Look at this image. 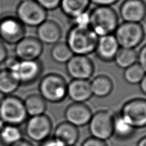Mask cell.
<instances>
[{
	"mask_svg": "<svg viewBox=\"0 0 146 146\" xmlns=\"http://www.w3.org/2000/svg\"><path fill=\"white\" fill-rule=\"evenodd\" d=\"M98 38L90 27L72 26L67 33L65 42L75 55L88 56L94 53Z\"/></svg>",
	"mask_w": 146,
	"mask_h": 146,
	"instance_id": "1",
	"label": "cell"
},
{
	"mask_svg": "<svg viewBox=\"0 0 146 146\" xmlns=\"http://www.w3.org/2000/svg\"><path fill=\"white\" fill-rule=\"evenodd\" d=\"M90 27L99 36L113 34L119 25V15L112 7L96 6L90 11Z\"/></svg>",
	"mask_w": 146,
	"mask_h": 146,
	"instance_id": "2",
	"label": "cell"
},
{
	"mask_svg": "<svg viewBox=\"0 0 146 146\" xmlns=\"http://www.w3.org/2000/svg\"><path fill=\"white\" fill-rule=\"evenodd\" d=\"M67 85L62 76L51 72L40 78L38 90L40 95L46 102L59 103L67 97Z\"/></svg>",
	"mask_w": 146,
	"mask_h": 146,
	"instance_id": "3",
	"label": "cell"
},
{
	"mask_svg": "<svg viewBox=\"0 0 146 146\" xmlns=\"http://www.w3.org/2000/svg\"><path fill=\"white\" fill-rule=\"evenodd\" d=\"M23 100L13 95L5 96L0 103V120L5 124L19 126L28 119Z\"/></svg>",
	"mask_w": 146,
	"mask_h": 146,
	"instance_id": "4",
	"label": "cell"
},
{
	"mask_svg": "<svg viewBox=\"0 0 146 146\" xmlns=\"http://www.w3.org/2000/svg\"><path fill=\"white\" fill-rule=\"evenodd\" d=\"M15 16L25 27L37 28L47 19L48 12L35 0L20 1Z\"/></svg>",
	"mask_w": 146,
	"mask_h": 146,
	"instance_id": "5",
	"label": "cell"
},
{
	"mask_svg": "<svg viewBox=\"0 0 146 146\" xmlns=\"http://www.w3.org/2000/svg\"><path fill=\"white\" fill-rule=\"evenodd\" d=\"M113 35L120 48L127 49L137 48L145 37L140 23L127 22L119 23Z\"/></svg>",
	"mask_w": 146,
	"mask_h": 146,
	"instance_id": "6",
	"label": "cell"
},
{
	"mask_svg": "<svg viewBox=\"0 0 146 146\" xmlns=\"http://www.w3.org/2000/svg\"><path fill=\"white\" fill-rule=\"evenodd\" d=\"M113 118L114 114L106 110L93 113L88 123L92 137L106 142L113 137Z\"/></svg>",
	"mask_w": 146,
	"mask_h": 146,
	"instance_id": "7",
	"label": "cell"
},
{
	"mask_svg": "<svg viewBox=\"0 0 146 146\" xmlns=\"http://www.w3.org/2000/svg\"><path fill=\"white\" fill-rule=\"evenodd\" d=\"M120 114L135 129L146 127V100L133 98L124 103Z\"/></svg>",
	"mask_w": 146,
	"mask_h": 146,
	"instance_id": "8",
	"label": "cell"
},
{
	"mask_svg": "<svg viewBox=\"0 0 146 146\" xmlns=\"http://www.w3.org/2000/svg\"><path fill=\"white\" fill-rule=\"evenodd\" d=\"M26 27L15 15H7L0 18V40L14 45L25 37Z\"/></svg>",
	"mask_w": 146,
	"mask_h": 146,
	"instance_id": "9",
	"label": "cell"
},
{
	"mask_svg": "<svg viewBox=\"0 0 146 146\" xmlns=\"http://www.w3.org/2000/svg\"><path fill=\"white\" fill-rule=\"evenodd\" d=\"M11 72L20 85H30L40 80L43 65L40 60H19Z\"/></svg>",
	"mask_w": 146,
	"mask_h": 146,
	"instance_id": "10",
	"label": "cell"
},
{
	"mask_svg": "<svg viewBox=\"0 0 146 146\" xmlns=\"http://www.w3.org/2000/svg\"><path fill=\"white\" fill-rule=\"evenodd\" d=\"M52 131V122L46 113L30 117L25 126V133L29 139L36 142H43L48 139Z\"/></svg>",
	"mask_w": 146,
	"mask_h": 146,
	"instance_id": "11",
	"label": "cell"
},
{
	"mask_svg": "<svg viewBox=\"0 0 146 146\" xmlns=\"http://www.w3.org/2000/svg\"><path fill=\"white\" fill-rule=\"evenodd\" d=\"M66 70L72 80H89L95 72V65L88 56L74 54L66 64Z\"/></svg>",
	"mask_w": 146,
	"mask_h": 146,
	"instance_id": "12",
	"label": "cell"
},
{
	"mask_svg": "<svg viewBox=\"0 0 146 146\" xmlns=\"http://www.w3.org/2000/svg\"><path fill=\"white\" fill-rule=\"evenodd\" d=\"M43 44L35 36L23 37L15 46V56L20 60H40L43 53Z\"/></svg>",
	"mask_w": 146,
	"mask_h": 146,
	"instance_id": "13",
	"label": "cell"
},
{
	"mask_svg": "<svg viewBox=\"0 0 146 146\" xmlns=\"http://www.w3.org/2000/svg\"><path fill=\"white\" fill-rule=\"evenodd\" d=\"M119 14L123 22L141 23L145 19L146 3L144 0H124Z\"/></svg>",
	"mask_w": 146,
	"mask_h": 146,
	"instance_id": "14",
	"label": "cell"
},
{
	"mask_svg": "<svg viewBox=\"0 0 146 146\" xmlns=\"http://www.w3.org/2000/svg\"><path fill=\"white\" fill-rule=\"evenodd\" d=\"M65 120L77 127L88 124L92 117V111L85 103H72L64 110Z\"/></svg>",
	"mask_w": 146,
	"mask_h": 146,
	"instance_id": "15",
	"label": "cell"
},
{
	"mask_svg": "<svg viewBox=\"0 0 146 146\" xmlns=\"http://www.w3.org/2000/svg\"><path fill=\"white\" fill-rule=\"evenodd\" d=\"M120 46L113 34L99 36L94 53L100 60L113 62Z\"/></svg>",
	"mask_w": 146,
	"mask_h": 146,
	"instance_id": "16",
	"label": "cell"
},
{
	"mask_svg": "<svg viewBox=\"0 0 146 146\" xmlns=\"http://www.w3.org/2000/svg\"><path fill=\"white\" fill-rule=\"evenodd\" d=\"M36 28V37L43 44L54 45L62 37L61 27L54 20L47 19Z\"/></svg>",
	"mask_w": 146,
	"mask_h": 146,
	"instance_id": "17",
	"label": "cell"
},
{
	"mask_svg": "<svg viewBox=\"0 0 146 146\" xmlns=\"http://www.w3.org/2000/svg\"><path fill=\"white\" fill-rule=\"evenodd\" d=\"M93 96L89 80H72L67 85V97L73 103H84Z\"/></svg>",
	"mask_w": 146,
	"mask_h": 146,
	"instance_id": "18",
	"label": "cell"
},
{
	"mask_svg": "<svg viewBox=\"0 0 146 146\" xmlns=\"http://www.w3.org/2000/svg\"><path fill=\"white\" fill-rule=\"evenodd\" d=\"M78 127L66 121L62 122L56 126L53 138L64 146L75 145L79 139Z\"/></svg>",
	"mask_w": 146,
	"mask_h": 146,
	"instance_id": "19",
	"label": "cell"
},
{
	"mask_svg": "<svg viewBox=\"0 0 146 146\" xmlns=\"http://www.w3.org/2000/svg\"><path fill=\"white\" fill-rule=\"evenodd\" d=\"M90 87L93 96L104 98L108 97L112 93L114 85L110 77L105 74H100L91 81Z\"/></svg>",
	"mask_w": 146,
	"mask_h": 146,
	"instance_id": "20",
	"label": "cell"
},
{
	"mask_svg": "<svg viewBox=\"0 0 146 146\" xmlns=\"http://www.w3.org/2000/svg\"><path fill=\"white\" fill-rule=\"evenodd\" d=\"M90 0H61L59 8L66 17L72 19L89 10Z\"/></svg>",
	"mask_w": 146,
	"mask_h": 146,
	"instance_id": "21",
	"label": "cell"
},
{
	"mask_svg": "<svg viewBox=\"0 0 146 146\" xmlns=\"http://www.w3.org/2000/svg\"><path fill=\"white\" fill-rule=\"evenodd\" d=\"M135 129L119 113L114 114L113 136L121 140H127L134 136Z\"/></svg>",
	"mask_w": 146,
	"mask_h": 146,
	"instance_id": "22",
	"label": "cell"
},
{
	"mask_svg": "<svg viewBox=\"0 0 146 146\" xmlns=\"http://www.w3.org/2000/svg\"><path fill=\"white\" fill-rule=\"evenodd\" d=\"M23 102L28 116L34 117L45 114L47 102L40 94H31L23 100Z\"/></svg>",
	"mask_w": 146,
	"mask_h": 146,
	"instance_id": "23",
	"label": "cell"
},
{
	"mask_svg": "<svg viewBox=\"0 0 146 146\" xmlns=\"http://www.w3.org/2000/svg\"><path fill=\"white\" fill-rule=\"evenodd\" d=\"M23 139V132L19 126L5 124L0 130V144L11 146Z\"/></svg>",
	"mask_w": 146,
	"mask_h": 146,
	"instance_id": "24",
	"label": "cell"
},
{
	"mask_svg": "<svg viewBox=\"0 0 146 146\" xmlns=\"http://www.w3.org/2000/svg\"><path fill=\"white\" fill-rule=\"evenodd\" d=\"M20 85L11 71L5 68L0 70V92L4 96L12 95Z\"/></svg>",
	"mask_w": 146,
	"mask_h": 146,
	"instance_id": "25",
	"label": "cell"
},
{
	"mask_svg": "<svg viewBox=\"0 0 146 146\" xmlns=\"http://www.w3.org/2000/svg\"><path fill=\"white\" fill-rule=\"evenodd\" d=\"M138 53L135 49L120 48L113 62L119 68L126 69L137 63Z\"/></svg>",
	"mask_w": 146,
	"mask_h": 146,
	"instance_id": "26",
	"label": "cell"
},
{
	"mask_svg": "<svg viewBox=\"0 0 146 146\" xmlns=\"http://www.w3.org/2000/svg\"><path fill=\"white\" fill-rule=\"evenodd\" d=\"M74 54L66 42L59 41L53 45L50 51L52 59L57 64H66Z\"/></svg>",
	"mask_w": 146,
	"mask_h": 146,
	"instance_id": "27",
	"label": "cell"
},
{
	"mask_svg": "<svg viewBox=\"0 0 146 146\" xmlns=\"http://www.w3.org/2000/svg\"><path fill=\"white\" fill-rule=\"evenodd\" d=\"M145 73L141 66L136 63L124 69L123 76L125 81L129 84L138 85L142 81Z\"/></svg>",
	"mask_w": 146,
	"mask_h": 146,
	"instance_id": "28",
	"label": "cell"
},
{
	"mask_svg": "<svg viewBox=\"0 0 146 146\" xmlns=\"http://www.w3.org/2000/svg\"><path fill=\"white\" fill-rule=\"evenodd\" d=\"M70 20L72 22V26H76L79 27H90V11L88 10L86 12L82 13L81 14L77 15V17Z\"/></svg>",
	"mask_w": 146,
	"mask_h": 146,
	"instance_id": "29",
	"label": "cell"
},
{
	"mask_svg": "<svg viewBox=\"0 0 146 146\" xmlns=\"http://www.w3.org/2000/svg\"><path fill=\"white\" fill-rule=\"evenodd\" d=\"M46 11H52L59 8L61 0H35Z\"/></svg>",
	"mask_w": 146,
	"mask_h": 146,
	"instance_id": "30",
	"label": "cell"
},
{
	"mask_svg": "<svg viewBox=\"0 0 146 146\" xmlns=\"http://www.w3.org/2000/svg\"><path fill=\"white\" fill-rule=\"evenodd\" d=\"M137 63L139 64L144 71L146 72V44H145L140 50L137 52Z\"/></svg>",
	"mask_w": 146,
	"mask_h": 146,
	"instance_id": "31",
	"label": "cell"
},
{
	"mask_svg": "<svg viewBox=\"0 0 146 146\" xmlns=\"http://www.w3.org/2000/svg\"><path fill=\"white\" fill-rule=\"evenodd\" d=\"M81 146H108V145L105 141L91 137L86 139L82 143Z\"/></svg>",
	"mask_w": 146,
	"mask_h": 146,
	"instance_id": "32",
	"label": "cell"
},
{
	"mask_svg": "<svg viewBox=\"0 0 146 146\" xmlns=\"http://www.w3.org/2000/svg\"><path fill=\"white\" fill-rule=\"evenodd\" d=\"M119 1V0H90L91 3L100 7H112Z\"/></svg>",
	"mask_w": 146,
	"mask_h": 146,
	"instance_id": "33",
	"label": "cell"
},
{
	"mask_svg": "<svg viewBox=\"0 0 146 146\" xmlns=\"http://www.w3.org/2000/svg\"><path fill=\"white\" fill-rule=\"evenodd\" d=\"M8 56V50L5 44L0 40V64H3Z\"/></svg>",
	"mask_w": 146,
	"mask_h": 146,
	"instance_id": "34",
	"label": "cell"
},
{
	"mask_svg": "<svg viewBox=\"0 0 146 146\" xmlns=\"http://www.w3.org/2000/svg\"><path fill=\"white\" fill-rule=\"evenodd\" d=\"M40 146H64L61 142L57 141L54 138H48V139L45 140V141L41 143Z\"/></svg>",
	"mask_w": 146,
	"mask_h": 146,
	"instance_id": "35",
	"label": "cell"
},
{
	"mask_svg": "<svg viewBox=\"0 0 146 146\" xmlns=\"http://www.w3.org/2000/svg\"><path fill=\"white\" fill-rule=\"evenodd\" d=\"M139 85L140 89L141 90V92L144 94V95L146 96V73Z\"/></svg>",
	"mask_w": 146,
	"mask_h": 146,
	"instance_id": "36",
	"label": "cell"
},
{
	"mask_svg": "<svg viewBox=\"0 0 146 146\" xmlns=\"http://www.w3.org/2000/svg\"><path fill=\"white\" fill-rule=\"evenodd\" d=\"M11 146H34V145H33L30 142L23 139L22 140H21L20 141L15 143V144L12 145Z\"/></svg>",
	"mask_w": 146,
	"mask_h": 146,
	"instance_id": "37",
	"label": "cell"
},
{
	"mask_svg": "<svg viewBox=\"0 0 146 146\" xmlns=\"http://www.w3.org/2000/svg\"><path fill=\"white\" fill-rule=\"evenodd\" d=\"M137 146H146V135L139 140Z\"/></svg>",
	"mask_w": 146,
	"mask_h": 146,
	"instance_id": "38",
	"label": "cell"
},
{
	"mask_svg": "<svg viewBox=\"0 0 146 146\" xmlns=\"http://www.w3.org/2000/svg\"><path fill=\"white\" fill-rule=\"evenodd\" d=\"M140 24H141L142 29L143 32H144V35H146V19H144Z\"/></svg>",
	"mask_w": 146,
	"mask_h": 146,
	"instance_id": "39",
	"label": "cell"
},
{
	"mask_svg": "<svg viewBox=\"0 0 146 146\" xmlns=\"http://www.w3.org/2000/svg\"><path fill=\"white\" fill-rule=\"evenodd\" d=\"M5 96H4L3 94H1V92H0V103H1V102L2 100H3V99L4 98Z\"/></svg>",
	"mask_w": 146,
	"mask_h": 146,
	"instance_id": "40",
	"label": "cell"
},
{
	"mask_svg": "<svg viewBox=\"0 0 146 146\" xmlns=\"http://www.w3.org/2000/svg\"><path fill=\"white\" fill-rule=\"evenodd\" d=\"M5 124V123L3 121H1V120H0V130H1V129L2 128V127L3 126V125Z\"/></svg>",
	"mask_w": 146,
	"mask_h": 146,
	"instance_id": "41",
	"label": "cell"
},
{
	"mask_svg": "<svg viewBox=\"0 0 146 146\" xmlns=\"http://www.w3.org/2000/svg\"><path fill=\"white\" fill-rule=\"evenodd\" d=\"M20 1H30V0H19Z\"/></svg>",
	"mask_w": 146,
	"mask_h": 146,
	"instance_id": "42",
	"label": "cell"
},
{
	"mask_svg": "<svg viewBox=\"0 0 146 146\" xmlns=\"http://www.w3.org/2000/svg\"><path fill=\"white\" fill-rule=\"evenodd\" d=\"M72 146H77V145H72Z\"/></svg>",
	"mask_w": 146,
	"mask_h": 146,
	"instance_id": "43",
	"label": "cell"
}]
</instances>
